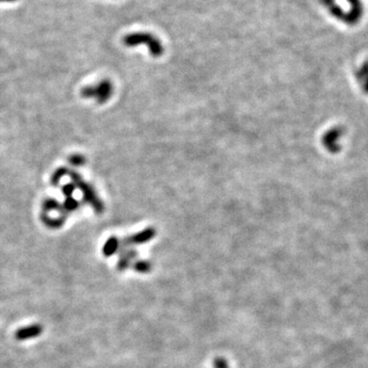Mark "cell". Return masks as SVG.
<instances>
[{"instance_id": "7a4b0ae2", "label": "cell", "mask_w": 368, "mask_h": 368, "mask_svg": "<svg viewBox=\"0 0 368 368\" xmlns=\"http://www.w3.org/2000/svg\"><path fill=\"white\" fill-rule=\"evenodd\" d=\"M113 94V84L110 80H102L98 85L88 86L82 89L81 95L85 99H94L100 103H104Z\"/></svg>"}, {"instance_id": "4fadbf2b", "label": "cell", "mask_w": 368, "mask_h": 368, "mask_svg": "<svg viewBox=\"0 0 368 368\" xmlns=\"http://www.w3.org/2000/svg\"><path fill=\"white\" fill-rule=\"evenodd\" d=\"M16 0H0V2H14Z\"/></svg>"}, {"instance_id": "9c48e42d", "label": "cell", "mask_w": 368, "mask_h": 368, "mask_svg": "<svg viewBox=\"0 0 368 368\" xmlns=\"http://www.w3.org/2000/svg\"><path fill=\"white\" fill-rule=\"evenodd\" d=\"M79 207V202L77 201L74 198L72 197H67L66 198V201L65 204L62 206V208H64V210L66 211V213H69V212H72V211H75L78 209Z\"/></svg>"}, {"instance_id": "30bf717a", "label": "cell", "mask_w": 368, "mask_h": 368, "mask_svg": "<svg viewBox=\"0 0 368 368\" xmlns=\"http://www.w3.org/2000/svg\"><path fill=\"white\" fill-rule=\"evenodd\" d=\"M43 209L45 211H52V210H61L62 209V206L57 202L55 200H52V199H50V200H46L44 202H43Z\"/></svg>"}, {"instance_id": "52a82bcc", "label": "cell", "mask_w": 368, "mask_h": 368, "mask_svg": "<svg viewBox=\"0 0 368 368\" xmlns=\"http://www.w3.org/2000/svg\"><path fill=\"white\" fill-rule=\"evenodd\" d=\"M119 248H120L119 239L116 236H112L105 241V244L102 248V253L104 257H111L115 255L116 251H119Z\"/></svg>"}, {"instance_id": "6da1fadb", "label": "cell", "mask_w": 368, "mask_h": 368, "mask_svg": "<svg viewBox=\"0 0 368 368\" xmlns=\"http://www.w3.org/2000/svg\"><path fill=\"white\" fill-rule=\"evenodd\" d=\"M124 44L128 47H133V46H137L141 44H145L150 50V53L154 56V57H159L164 53V47L160 40L157 37H154L153 35L150 33H132L127 36L124 37L123 40Z\"/></svg>"}, {"instance_id": "ba28073f", "label": "cell", "mask_w": 368, "mask_h": 368, "mask_svg": "<svg viewBox=\"0 0 368 368\" xmlns=\"http://www.w3.org/2000/svg\"><path fill=\"white\" fill-rule=\"evenodd\" d=\"M133 268L135 271H136V272L148 273L151 269V264L149 262V261L140 260V261H137V262L134 263Z\"/></svg>"}, {"instance_id": "7c38bea8", "label": "cell", "mask_w": 368, "mask_h": 368, "mask_svg": "<svg viewBox=\"0 0 368 368\" xmlns=\"http://www.w3.org/2000/svg\"><path fill=\"white\" fill-rule=\"evenodd\" d=\"M70 162L72 165H75V166H81V165H84L85 159L80 156V154H75V156H72L70 158Z\"/></svg>"}, {"instance_id": "8fae6325", "label": "cell", "mask_w": 368, "mask_h": 368, "mask_svg": "<svg viewBox=\"0 0 368 368\" xmlns=\"http://www.w3.org/2000/svg\"><path fill=\"white\" fill-rule=\"evenodd\" d=\"M67 169H59L57 171H55L54 174L52 175V178H51L52 184H54V185H55V184L59 183V181L61 180V178L64 177L66 175V174H67Z\"/></svg>"}, {"instance_id": "277c9868", "label": "cell", "mask_w": 368, "mask_h": 368, "mask_svg": "<svg viewBox=\"0 0 368 368\" xmlns=\"http://www.w3.org/2000/svg\"><path fill=\"white\" fill-rule=\"evenodd\" d=\"M156 234H157V231L154 230L153 228H151V227L144 229L141 232H139V234H134L132 236H128V237L124 238L121 241V243H120L119 250L123 251V250H126V249H127L130 246L141 245V244L148 243V241H150L151 239H152L153 236L156 235Z\"/></svg>"}, {"instance_id": "5b68a950", "label": "cell", "mask_w": 368, "mask_h": 368, "mask_svg": "<svg viewBox=\"0 0 368 368\" xmlns=\"http://www.w3.org/2000/svg\"><path fill=\"white\" fill-rule=\"evenodd\" d=\"M42 332H43L42 325L33 324V325H29V326L17 329L15 334V337L17 341H26V340H30V338L37 337L38 335H40L42 334Z\"/></svg>"}, {"instance_id": "8992f818", "label": "cell", "mask_w": 368, "mask_h": 368, "mask_svg": "<svg viewBox=\"0 0 368 368\" xmlns=\"http://www.w3.org/2000/svg\"><path fill=\"white\" fill-rule=\"evenodd\" d=\"M137 257V251L135 250H123V251H120V259H119V262H118V265H117V268L119 269V271H125L126 269H127L132 261Z\"/></svg>"}, {"instance_id": "3957f363", "label": "cell", "mask_w": 368, "mask_h": 368, "mask_svg": "<svg viewBox=\"0 0 368 368\" xmlns=\"http://www.w3.org/2000/svg\"><path fill=\"white\" fill-rule=\"evenodd\" d=\"M69 175L73 179V182H74L75 185L78 186L80 188V190L83 192L85 201L89 202L91 207L94 209V211L96 213H98V214H101L104 210V207H103V204L101 202V201L99 199L98 196H96V193L93 190V188L89 185V184H87L86 182L81 180L80 176L77 173L70 172Z\"/></svg>"}]
</instances>
